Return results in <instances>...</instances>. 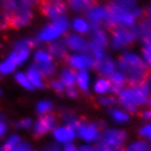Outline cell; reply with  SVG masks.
Instances as JSON below:
<instances>
[{"label": "cell", "instance_id": "1", "mask_svg": "<svg viewBox=\"0 0 151 151\" xmlns=\"http://www.w3.org/2000/svg\"><path fill=\"white\" fill-rule=\"evenodd\" d=\"M126 134L122 130L107 129L103 134L102 139L99 142V151H121L124 146Z\"/></svg>", "mask_w": 151, "mask_h": 151}, {"label": "cell", "instance_id": "2", "mask_svg": "<svg viewBox=\"0 0 151 151\" xmlns=\"http://www.w3.org/2000/svg\"><path fill=\"white\" fill-rule=\"evenodd\" d=\"M113 34V46L114 48H122L135 42L138 36L137 29L135 27H123V25H114L109 29Z\"/></svg>", "mask_w": 151, "mask_h": 151}, {"label": "cell", "instance_id": "3", "mask_svg": "<svg viewBox=\"0 0 151 151\" xmlns=\"http://www.w3.org/2000/svg\"><path fill=\"white\" fill-rule=\"evenodd\" d=\"M148 94V83H145L137 88H127L122 90L119 92V101L132 103L134 105H144L147 102Z\"/></svg>", "mask_w": 151, "mask_h": 151}, {"label": "cell", "instance_id": "4", "mask_svg": "<svg viewBox=\"0 0 151 151\" xmlns=\"http://www.w3.org/2000/svg\"><path fill=\"white\" fill-rule=\"evenodd\" d=\"M35 4L42 14L52 19L63 17L67 10V6L61 0H36Z\"/></svg>", "mask_w": 151, "mask_h": 151}, {"label": "cell", "instance_id": "5", "mask_svg": "<svg viewBox=\"0 0 151 151\" xmlns=\"http://www.w3.org/2000/svg\"><path fill=\"white\" fill-rule=\"evenodd\" d=\"M32 19L33 13L31 11V8H20L8 19V24L11 29H20L21 27L29 24Z\"/></svg>", "mask_w": 151, "mask_h": 151}, {"label": "cell", "instance_id": "6", "mask_svg": "<svg viewBox=\"0 0 151 151\" xmlns=\"http://www.w3.org/2000/svg\"><path fill=\"white\" fill-rule=\"evenodd\" d=\"M56 125V118L53 114H45L37 121V123L34 126V137L40 138L44 136L45 134L52 130Z\"/></svg>", "mask_w": 151, "mask_h": 151}, {"label": "cell", "instance_id": "7", "mask_svg": "<svg viewBox=\"0 0 151 151\" xmlns=\"http://www.w3.org/2000/svg\"><path fill=\"white\" fill-rule=\"evenodd\" d=\"M78 135L86 141H94L100 137V127L98 124H84L78 128Z\"/></svg>", "mask_w": 151, "mask_h": 151}, {"label": "cell", "instance_id": "8", "mask_svg": "<svg viewBox=\"0 0 151 151\" xmlns=\"http://www.w3.org/2000/svg\"><path fill=\"white\" fill-rule=\"evenodd\" d=\"M64 43L66 46H68L69 48L78 52H84L87 53L88 49V43L83 40L81 36L75 34H66L64 37Z\"/></svg>", "mask_w": 151, "mask_h": 151}, {"label": "cell", "instance_id": "9", "mask_svg": "<svg viewBox=\"0 0 151 151\" xmlns=\"http://www.w3.org/2000/svg\"><path fill=\"white\" fill-rule=\"evenodd\" d=\"M48 52L52 54V56L57 58L60 63L67 64V59H68V52L66 48L64 42H55V43H50L47 45Z\"/></svg>", "mask_w": 151, "mask_h": 151}, {"label": "cell", "instance_id": "10", "mask_svg": "<svg viewBox=\"0 0 151 151\" xmlns=\"http://www.w3.org/2000/svg\"><path fill=\"white\" fill-rule=\"evenodd\" d=\"M148 15L139 19V24L137 29V33L140 36L141 41L145 43V45H151V22L147 18Z\"/></svg>", "mask_w": 151, "mask_h": 151}, {"label": "cell", "instance_id": "11", "mask_svg": "<svg viewBox=\"0 0 151 151\" xmlns=\"http://www.w3.org/2000/svg\"><path fill=\"white\" fill-rule=\"evenodd\" d=\"M67 64L72 69H78V70H86L89 67L92 66V60L89 56L84 55H72L69 56L67 59Z\"/></svg>", "mask_w": 151, "mask_h": 151}, {"label": "cell", "instance_id": "12", "mask_svg": "<svg viewBox=\"0 0 151 151\" xmlns=\"http://www.w3.org/2000/svg\"><path fill=\"white\" fill-rule=\"evenodd\" d=\"M87 17L90 19L91 22L98 23V24H103L106 20L109 19V11L106 8L103 7H92L89 9L87 12Z\"/></svg>", "mask_w": 151, "mask_h": 151}, {"label": "cell", "instance_id": "13", "mask_svg": "<svg viewBox=\"0 0 151 151\" xmlns=\"http://www.w3.org/2000/svg\"><path fill=\"white\" fill-rule=\"evenodd\" d=\"M92 67L99 71V73H101L102 76H109L110 77L112 73L114 72V69H115V65H114L113 60L109 58V57L104 56V58H102L101 60H98L93 63Z\"/></svg>", "mask_w": 151, "mask_h": 151}, {"label": "cell", "instance_id": "14", "mask_svg": "<svg viewBox=\"0 0 151 151\" xmlns=\"http://www.w3.org/2000/svg\"><path fill=\"white\" fill-rule=\"evenodd\" d=\"M63 33H65L64 31L61 30L56 23H53V24H49L48 27H46L45 29L38 34V40H40V41H44V42L53 41V40L57 38L60 34H63Z\"/></svg>", "mask_w": 151, "mask_h": 151}, {"label": "cell", "instance_id": "15", "mask_svg": "<svg viewBox=\"0 0 151 151\" xmlns=\"http://www.w3.org/2000/svg\"><path fill=\"white\" fill-rule=\"evenodd\" d=\"M54 136L58 141L60 142H69L76 136V130L71 128L70 126H65V127H58L54 132Z\"/></svg>", "mask_w": 151, "mask_h": 151}, {"label": "cell", "instance_id": "16", "mask_svg": "<svg viewBox=\"0 0 151 151\" xmlns=\"http://www.w3.org/2000/svg\"><path fill=\"white\" fill-rule=\"evenodd\" d=\"M68 4L73 11L82 12L89 10L96 4L95 0H68Z\"/></svg>", "mask_w": 151, "mask_h": 151}, {"label": "cell", "instance_id": "17", "mask_svg": "<svg viewBox=\"0 0 151 151\" xmlns=\"http://www.w3.org/2000/svg\"><path fill=\"white\" fill-rule=\"evenodd\" d=\"M18 65V59H17V53L13 52L12 54L9 55L7 60L4 61L2 64H0V73L2 75H7L10 73L14 70V68Z\"/></svg>", "mask_w": 151, "mask_h": 151}, {"label": "cell", "instance_id": "18", "mask_svg": "<svg viewBox=\"0 0 151 151\" xmlns=\"http://www.w3.org/2000/svg\"><path fill=\"white\" fill-rule=\"evenodd\" d=\"M59 80L64 83V86H66V87H73L76 81H77V75H76L73 69H64L63 72H61Z\"/></svg>", "mask_w": 151, "mask_h": 151}, {"label": "cell", "instance_id": "19", "mask_svg": "<svg viewBox=\"0 0 151 151\" xmlns=\"http://www.w3.org/2000/svg\"><path fill=\"white\" fill-rule=\"evenodd\" d=\"M36 70L41 73L42 77H45V78H49L56 72V65L54 64H35L33 65Z\"/></svg>", "mask_w": 151, "mask_h": 151}, {"label": "cell", "instance_id": "20", "mask_svg": "<svg viewBox=\"0 0 151 151\" xmlns=\"http://www.w3.org/2000/svg\"><path fill=\"white\" fill-rule=\"evenodd\" d=\"M91 43H93L95 45H98L99 47H101V48H104L107 46V36L106 34L103 32L102 30H94L92 31V42Z\"/></svg>", "mask_w": 151, "mask_h": 151}, {"label": "cell", "instance_id": "21", "mask_svg": "<svg viewBox=\"0 0 151 151\" xmlns=\"http://www.w3.org/2000/svg\"><path fill=\"white\" fill-rule=\"evenodd\" d=\"M27 78L30 80V82L32 83V86L33 87H36V88H43L44 87V83L42 81V76L41 73L36 70V69L32 66L30 69H29V71H27Z\"/></svg>", "mask_w": 151, "mask_h": 151}, {"label": "cell", "instance_id": "22", "mask_svg": "<svg viewBox=\"0 0 151 151\" xmlns=\"http://www.w3.org/2000/svg\"><path fill=\"white\" fill-rule=\"evenodd\" d=\"M110 82L111 86H114V87L122 89V88L124 87L125 83H126V78L121 72H113L110 76Z\"/></svg>", "mask_w": 151, "mask_h": 151}, {"label": "cell", "instance_id": "23", "mask_svg": "<svg viewBox=\"0 0 151 151\" xmlns=\"http://www.w3.org/2000/svg\"><path fill=\"white\" fill-rule=\"evenodd\" d=\"M38 45V40H33V38H27L22 41L18 42L15 44V50H21V49H31L32 47Z\"/></svg>", "mask_w": 151, "mask_h": 151}, {"label": "cell", "instance_id": "24", "mask_svg": "<svg viewBox=\"0 0 151 151\" xmlns=\"http://www.w3.org/2000/svg\"><path fill=\"white\" fill-rule=\"evenodd\" d=\"M110 88H111L110 80L101 78V79H99L98 81L95 82L94 90H95V92H98L100 94H103V93H106L107 91H110Z\"/></svg>", "mask_w": 151, "mask_h": 151}, {"label": "cell", "instance_id": "25", "mask_svg": "<svg viewBox=\"0 0 151 151\" xmlns=\"http://www.w3.org/2000/svg\"><path fill=\"white\" fill-rule=\"evenodd\" d=\"M88 82H89V76L86 71H80L77 75V83L78 87L80 88V90H82L83 92H88Z\"/></svg>", "mask_w": 151, "mask_h": 151}, {"label": "cell", "instance_id": "26", "mask_svg": "<svg viewBox=\"0 0 151 151\" xmlns=\"http://www.w3.org/2000/svg\"><path fill=\"white\" fill-rule=\"evenodd\" d=\"M19 142H20L19 136L13 135V136L9 137V138L6 140V142L4 144L2 148H1V151H12L17 146H18Z\"/></svg>", "mask_w": 151, "mask_h": 151}, {"label": "cell", "instance_id": "27", "mask_svg": "<svg viewBox=\"0 0 151 151\" xmlns=\"http://www.w3.org/2000/svg\"><path fill=\"white\" fill-rule=\"evenodd\" d=\"M126 151H151V147L146 141H137L130 145Z\"/></svg>", "mask_w": 151, "mask_h": 151}, {"label": "cell", "instance_id": "28", "mask_svg": "<svg viewBox=\"0 0 151 151\" xmlns=\"http://www.w3.org/2000/svg\"><path fill=\"white\" fill-rule=\"evenodd\" d=\"M15 80H17V82L19 83V84H21L23 88H25L27 90H33V88H34L32 86V83L30 82L27 76H25L24 73H22V72L15 75Z\"/></svg>", "mask_w": 151, "mask_h": 151}, {"label": "cell", "instance_id": "29", "mask_svg": "<svg viewBox=\"0 0 151 151\" xmlns=\"http://www.w3.org/2000/svg\"><path fill=\"white\" fill-rule=\"evenodd\" d=\"M35 60L37 61L38 64H50L53 59H52V56L47 52L38 50L37 53L35 54Z\"/></svg>", "mask_w": 151, "mask_h": 151}, {"label": "cell", "instance_id": "30", "mask_svg": "<svg viewBox=\"0 0 151 151\" xmlns=\"http://www.w3.org/2000/svg\"><path fill=\"white\" fill-rule=\"evenodd\" d=\"M72 25H73V29L76 31H78L79 33H87L89 31L88 23L82 19H76L72 23Z\"/></svg>", "mask_w": 151, "mask_h": 151}, {"label": "cell", "instance_id": "31", "mask_svg": "<svg viewBox=\"0 0 151 151\" xmlns=\"http://www.w3.org/2000/svg\"><path fill=\"white\" fill-rule=\"evenodd\" d=\"M52 107H53V104L52 102H49V101H42L37 104V107H36V111H37L38 114H41V115H45L49 112V111L52 110Z\"/></svg>", "mask_w": 151, "mask_h": 151}, {"label": "cell", "instance_id": "32", "mask_svg": "<svg viewBox=\"0 0 151 151\" xmlns=\"http://www.w3.org/2000/svg\"><path fill=\"white\" fill-rule=\"evenodd\" d=\"M111 115H112V117L114 118V121L116 122H119V123H123V122H126L128 121V115L126 113H124V112H122V111L119 110H111Z\"/></svg>", "mask_w": 151, "mask_h": 151}, {"label": "cell", "instance_id": "33", "mask_svg": "<svg viewBox=\"0 0 151 151\" xmlns=\"http://www.w3.org/2000/svg\"><path fill=\"white\" fill-rule=\"evenodd\" d=\"M117 99L115 96H107V98H100L99 99V103L100 104H102V105H105V106H111V105H115L117 104Z\"/></svg>", "mask_w": 151, "mask_h": 151}, {"label": "cell", "instance_id": "34", "mask_svg": "<svg viewBox=\"0 0 151 151\" xmlns=\"http://www.w3.org/2000/svg\"><path fill=\"white\" fill-rule=\"evenodd\" d=\"M17 53V59H18V65L22 64L25 60L30 54V49H21V50H15Z\"/></svg>", "mask_w": 151, "mask_h": 151}, {"label": "cell", "instance_id": "35", "mask_svg": "<svg viewBox=\"0 0 151 151\" xmlns=\"http://www.w3.org/2000/svg\"><path fill=\"white\" fill-rule=\"evenodd\" d=\"M50 87L56 91L57 93H63L64 92V83L60 80H54L50 82Z\"/></svg>", "mask_w": 151, "mask_h": 151}, {"label": "cell", "instance_id": "36", "mask_svg": "<svg viewBox=\"0 0 151 151\" xmlns=\"http://www.w3.org/2000/svg\"><path fill=\"white\" fill-rule=\"evenodd\" d=\"M142 54H144L145 60L151 67V45H146L142 48Z\"/></svg>", "mask_w": 151, "mask_h": 151}, {"label": "cell", "instance_id": "37", "mask_svg": "<svg viewBox=\"0 0 151 151\" xmlns=\"http://www.w3.org/2000/svg\"><path fill=\"white\" fill-rule=\"evenodd\" d=\"M121 102V105L124 107L125 110L127 111L128 113H137V107L136 105H134L132 103H127V102H124V101H119Z\"/></svg>", "mask_w": 151, "mask_h": 151}, {"label": "cell", "instance_id": "38", "mask_svg": "<svg viewBox=\"0 0 151 151\" xmlns=\"http://www.w3.org/2000/svg\"><path fill=\"white\" fill-rule=\"evenodd\" d=\"M12 151H33V150H32V148H31V146L29 144H27V142H21V141H20L19 144H18V146H17Z\"/></svg>", "mask_w": 151, "mask_h": 151}, {"label": "cell", "instance_id": "39", "mask_svg": "<svg viewBox=\"0 0 151 151\" xmlns=\"http://www.w3.org/2000/svg\"><path fill=\"white\" fill-rule=\"evenodd\" d=\"M31 125H32V121L31 119H22L21 122H19L18 124H17V127L18 128H25V129H27V128H30L31 127Z\"/></svg>", "mask_w": 151, "mask_h": 151}, {"label": "cell", "instance_id": "40", "mask_svg": "<svg viewBox=\"0 0 151 151\" xmlns=\"http://www.w3.org/2000/svg\"><path fill=\"white\" fill-rule=\"evenodd\" d=\"M140 135H141V136H147L150 138L151 137V125H147V126L142 127L141 130H140Z\"/></svg>", "mask_w": 151, "mask_h": 151}, {"label": "cell", "instance_id": "41", "mask_svg": "<svg viewBox=\"0 0 151 151\" xmlns=\"http://www.w3.org/2000/svg\"><path fill=\"white\" fill-rule=\"evenodd\" d=\"M66 93H67V95L68 96H70V98H78V92L75 90V88L73 87H70L67 89V91H66Z\"/></svg>", "mask_w": 151, "mask_h": 151}, {"label": "cell", "instance_id": "42", "mask_svg": "<svg viewBox=\"0 0 151 151\" xmlns=\"http://www.w3.org/2000/svg\"><path fill=\"white\" fill-rule=\"evenodd\" d=\"M45 151H60V150H59V147H58L57 145L50 144V145H48V146L46 147Z\"/></svg>", "mask_w": 151, "mask_h": 151}, {"label": "cell", "instance_id": "43", "mask_svg": "<svg viewBox=\"0 0 151 151\" xmlns=\"http://www.w3.org/2000/svg\"><path fill=\"white\" fill-rule=\"evenodd\" d=\"M6 129H7V126H6V124L4 123V121L0 118V137L6 132Z\"/></svg>", "mask_w": 151, "mask_h": 151}, {"label": "cell", "instance_id": "44", "mask_svg": "<svg viewBox=\"0 0 151 151\" xmlns=\"http://www.w3.org/2000/svg\"><path fill=\"white\" fill-rule=\"evenodd\" d=\"M64 151H77V149H76V147L73 145L68 142V144L64 147Z\"/></svg>", "mask_w": 151, "mask_h": 151}, {"label": "cell", "instance_id": "45", "mask_svg": "<svg viewBox=\"0 0 151 151\" xmlns=\"http://www.w3.org/2000/svg\"><path fill=\"white\" fill-rule=\"evenodd\" d=\"M140 116L144 117L145 119H151V111H145L140 114Z\"/></svg>", "mask_w": 151, "mask_h": 151}, {"label": "cell", "instance_id": "46", "mask_svg": "<svg viewBox=\"0 0 151 151\" xmlns=\"http://www.w3.org/2000/svg\"><path fill=\"white\" fill-rule=\"evenodd\" d=\"M77 151H93V148H90V147H88V146H83V147H81Z\"/></svg>", "mask_w": 151, "mask_h": 151}, {"label": "cell", "instance_id": "47", "mask_svg": "<svg viewBox=\"0 0 151 151\" xmlns=\"http://www.w3.org/2000/svg\"><path fill=\"white\" fill-rule=\"evenodd\" d=\"M148 103H149V106H150V107H151V98L149 99V101H148Z\"/></svg>", "mask_w": 151, "mask_h": 151}, {"label": "cell", "instance_id": "48", "mask_svg": "<svg viewBox=\"0 0 151 151\" xmlns=\"http://www.w3.org/2000/svg\"><path fill=\"white\" fill-rule=\"evenodd\" d=\"M0 47H1V45H0Z\"/></svg>", "mask_w": 151, "mask_h": 151}, {"label": "cell", "instance_id": "49", "mask_svg": "<svg viewBox=\"0 0 151 151\" xmlns=\"http://www.w3.org/2000/svg\"><path fill=\"white\" fill-rule=\"evenodd\" d=\"M0 151H1V149H0Z\"/></svg>", "mask_w": 151, "mask_h": 151}, {"label": "cell", "instance_id": "50", "mask_svg": "<svg viewBox=\"0 0 151 151\" xmlns=\"http://www.w3.org/2000/svg\"><path fill=\"white\" fill-rule=\"evenodd\" d=\"M150 139H151V137H150Z\"/></svg>", "mask_w": 151, "mask_h": 151}]
</instances>
